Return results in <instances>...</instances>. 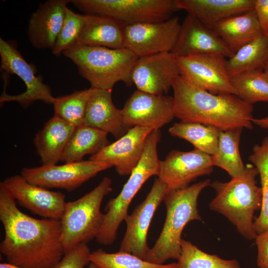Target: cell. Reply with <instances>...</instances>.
Instances as JSON below:
<instances>
[{
    "mask_svg": "<svg viewBox=\"0 0 268 268\" xmlns=\"http://www.w3.org/2000/svg\"><path fill=\"white\" fill-rule=\"evenodd\" d=\"M0 220L4 231L0 252L7 263L25 268H52L63 257L60 221L36 219L22 212L3 182Z\"/></svg>",
    "mask_w": 268,
    "mask_h": 268,
    "instance_id": "cell-1",
    "label": "cell"
},
{
    "mask_svg": "<svg viewBox=\"0 0 268 268\" xmlns=\"http://www.w3.org/2000/svg\"><path fill=\"white\" fill-rule=\"evenodd\" d=\"M172 89L175 116L181 121L211 126L220 131L253 129V106L236 95L211 93L181 76Z\"/></svg>",
    "mask_w": 268,
    "mask_h": 268,
    "instance_id": "cell-2",
    "label": "cell"
},
{
    "mask_svg": "<svg viewBox=\"0 0 268 268\" xmlns=\"http://www.w3.org/2000/svg\"><path fill=\"white\" fill-rule=\"evenodd\" d=\"M258 169L252 164L245 167L243 174L227 182L216 181L210 186L215 197L209 208L226 217L245 239L252 240L257 234L254 226V214L261 210L262 193L257 185Z\"/></svg>",
    "mask_w": 268,
    "mask_h": 268,
    "instance_id": "cell-3",
    "label": "cell"
},
{
    "mask_svg": "<svg viewBox=\"0 0 268 268\" xmlns=\"http://www.w3.org/2000/svg\"><path fill=\"white\" fill-rule=\"evenodd\" d=\"M210 185L211 181L206 179L167 193L163 200L166 216L162 230L143 260L163 265L169 259L178 260L183 229L191 221L201 220L198 209V200L201 192Z\"/></svg>",
    "mask_w": 268,
    "mask_h": 268,
    "instance_id": "cell-4",
    "label": "cell"
},
{
    "mask_svg": "<svg viewBox=\"0 0 268 268\" xmlns=\"http://www.w3.org/2000/svg\"><path fill=\"white\" fill-rule=\"evenodd\" d=\"M63 55L76 66L79 74L91 87L112 90L119 81L133 84L131 74L137 59L125 48L110 49L75 44Z\"/></svg>",
    "mask_w": 268,
    "mask_h": 268,
    "instance_id": "cell-5",
    "label": "cell"
},
{
    "mask_svg": "<svg viewBox=\"0 0 268 268\" xmlns=\"http://www.w3.org/2000/svg\"><path fill=\"white\" fill-rule=\"evenodd\" d=\"M160 138L159 130H153L150 133L139 162L119 194L108 202L105 208L106 212L104 222L96 238L98 243L107 246L115 242L120 225L128 215V208L133 199L149 178L158 176L160 160L157 153V144Z\"/></svg>",
    "mask_w": 268,
    "mask_h": 268,
    "instance_id": "cell-6",
    "label": "cell"
},
{
    "mask_svg": "<svg viewBox=\"0 0 268 268\" xmlns=\"http://www.w3.org/2000/svg\"><path fill=\"white\" fill-rule=\"evenodd\" d=\"M112 184L111 179L105 177L89 193L67 202L60 220L64 253L96 238L104 220L101 204L105 196L112 191Z\"/></svg>",
    "mask_w": 268,
    "mask_h": 268,
    "instance_id": "cell-7",
    "label": "cell"
},
{
    "mask_svg": "<svg viewBox=\"0 0 268 268\" xmlns=\"http://www.w3.org/2000/svg\"><path fill=\"white\" fill-rule=\"evenodd\" d=\"M85 14L109 16L126 25L167 20L179 10L175 0H70Z\"/></svg>",
    "mask_w": 268,
    "mask_h": 268,
    "instance_id": "cell-8",
    "label": "cell"
},
{
    "mask_svg": "<svg viewBox=\"0 0 268 268\" xmlns=\"http://www.w3.org/2000/svg\"><path fill=\"white\" fill-rule=\"evenodd\" d=\"M1 71L19 77L25 83V91L17 95H9L3 91L0 97V104L7 102H16L27 108L36 101L52 104L53 96L50 87L43 82L41 76H36L34 65L27 63L14 43L0 38Z\"/></svg>",
    "mask_w": 268,
    "mask_h": 268,
    "instance_id": "cell-9",
    "label": "cell"
},
{
    "mask_svg": "<svg viewBox=\"0 0 268 268\" xmlns=\"http://www.w3.org/2000/svg\"><path fill=\"white\" fill-rule=\"evenodd\" d=\"M180 76L215 94L236 95L228 73L226 57L218 53L197 54L176 58Z\"/></svg>",
    "mask_w": 268,
    "mask_h": 268,
    "instance_id": "cell-10",
    "label": "cell"
},
{
    "mask_svg": "<svg viewBox=\"0 0 268 268\" xmlns=\"http://www.w3.org/2000/svg\"><path fill=\"white\" fill-rule=\"evenodd\" d=\"M111 167L106 162L89 159L60 165L25 167L21 170V175L29 182L37 186L71 192L99 172Z\"/></svg>",
    "mask_w": 268,
    "mask_h": 268,
    "instance_id": "cell-11",
    "label": "cell"
},
{
    "mask_svg": "<svg viewBox=\"0 0 268 268\" xmlns=\"http://www.w3.org/2000/svg\"><path fill=\"white\" fill-rule=\"evenodd\" d=\"M181 23L177 16L157 22L127 25L124 48L140 58L171 52L177 42Z\"/></svg>",
    "mask_w": 268,
    "mask_h": 268,
    "instance_id": "cell-12",
    "label": "cell"
},
{
    "mask_svg": "<svg viewBox=\"0 0 268 268\" xmlns=\"http://www.w3.org/2000/svg\"><path fill=\"white\" fill-rule=\"evenodd\" d=\"M168 192L165 183L156 179L146 197L125 219L127 228L119 251L144 260L150 248L147 236L154 213Z\"/></svg>",
    "mask_w": 268,
    "mask_h": 268,
    "instance_id": "cell-13",
    "label": "cell"
},
{
    "mask_svg": "<svg viewBox=\"0 0 268 268\" xmlns=\"http://www.w3.org/2000/svg\"><path fill=\"white\" fill-rule=\"evenodd\" d=\"M123 121L129 129L141 127L159 130L175 117L173 97L134 91L122 109Z\"/></svg>",
    "mask_w": 268,
    "mask_h": 268,
    "instance_id": "cell-14",
    "label": "cell"
},
{
    "mask_svg": "<svg viewBox=\"0 0 268 268\" xmlns=\"http://www.w3.org/2000/svg\"><path fill=\"white\" fill-rule=\"evenodd\" d=\"M213 167L211 156L199 150H173L160 160L158 177L168 192L176 191L188 187L199 177L210 174Z\"/></svg>",
    "mask_w": 268,
    "mask_h": 268,
    "instance_id": "cell-15",
    "label": "cell"
},
{
    "mask_svg": "<svg viewBox=\"0 0 268 268\" xmlns=\"http://www.w3.org/2000/svg\"><path fill=\"white\" fill-rule=\"evenodd\" d=\"M180 76L176 58L171 52L138 58L132 71L137 90L155 95L167 93Z\"/></svg>",
    "mask_w": 268,
    "mask_h": 268,
    "instance_id": "cell-16",
    "label": "cell"
},
{
    "mask_svg": "<svg viewBox=\"0 0 268 268\" xmlns=\"http://www.w3.org/2000/svg\"><path fill=\"white\" fill-rule=\"evenodd\" d=\"M3 183L17 204L43 218L61 219L67 203L63 193L32 184L21 174L7 177Z\"/></svg>",
    "mask_w": 268,
    "mask_h": 268,
    "instance_id": "cell-17",
    "label": "cell"
},
{
    "mask_svg": "<svg viewBox=\"0 0 268 268\" xmlns=\"http://www.w3.org/2000/svg\"><path fill=\"white\" fill-rule=\"evenodd\" d=\"M151 129L134 127L117 140L91 155L89 160L106 162L121 176L130 175L139 162Z\"/></svg>",
    "mask_w": 268,
    "mask_h": 268,
    "instance_id": "cell-18",
    "label": "cell"
},
{
    "mask_svg": "<svg viewBox=\"0 0 268 268\" xmlns=\"http://www.w3.org/2000/svg\"><path fill=\"white\" fill-rule=\"evenodd\" d=\"M171 53L176 58L197 54L218 53L228 58L233 55L212 29L189 14L181 24L177 42Z\"/></svg>",
    "mask_w": 268,
    "mask_h": 268,
    "instance_id": "cell-19",
    "label": "cell"
},
{
    "mask_svg": "<svg viewBox=\"0 0 268 268\" xmlns=\"http://www.w3.org/2000/svg\"><path fill=\"white\" fill-rule=\"evenodd\" d=\"M70 0H48L41 3L28 20L27 35L37 49L54 47L63 25Z\"/></svg>",
    "mask_w": 268,
    "mask_h": 268,
    "instance_id": "cell-20",
    "label": "cell"
},
{
    "mask_svg": "<svg viewBox=\"0 0 268 268\" xmlns=\"http://www.w3.org/2000/svg\"><path fill=\"white\" fill-rule=\"evenodd\" d=\"M83 125L110 133L117 139L129 130L123 121L122 109L117 108L113 102L111 90L94 88L88 102Z\"/></svg>",
    "mask_w": 268,
    "mask_h": 268,
    "instance_id": "cell-21",
    "label": "cell"
},
{
    "mask_svg": "<svg viewBox=\"0 0 268 268\" xmlns=\"http://www.w3.org/2000/svg\"><path fill=\"white\" fill-rule=\"evenodd\" d=\"M184 10L206 26L213 29L221 21L254 9L255 0H175Z\"/></svg>",
    "mask_w": 268,
    "mask_h": 268,
    "instance_id": "cell-22",
    "label": "cell"
},
{
    "mask_svg": "<svg viewBox=\"0 0 268 268\" xmlns=\"http://www.w3.org/2000/svg\"><path fill=\"white\" fill-rule=\"evenodd\" d=\"M84 14V24L76 44L114 49L124 48L126 24L107 15Z\"/></svg>",
    "mask_w": 268,
    "mask_h": 268,
    "instance_id": "cell-23",
    "label": "cell"
},
{
    "mask_svg": "<svg viewBox=\"0 0 268 268\" xmlns=\"http://www.w3.org/2000/svg\"><path fill=\"white\" fill-rule=\"evenodd\" d=\"M76 127L54 115L34 138L36 151L43 165L56 164Z\"/></svg>",
    "mask_w": 268,
    "mask_h": 268,
    "instance_id": "cell-24",
    "label": "cell"
},
{
    "mask_svg": "<svg viewBox=\"0 0 268 268\" xmlns=\"http://www.w3.org/2000/svg\"><path fill=\"white\" fill-rule=\"evenodd\" d=\"M212 29L233 54L262 33L254 10L225 19Z\"/></svg>",
    "mask_w": 268,
    "mask_h": 268,
    "instance_id": "cell-25",
    "label": "cell"
},
{
    "mask_svg": "<svg viewBox=\"0 0 268 268\" xmlns=\"http://www.w3.org/2000/svg\"><path fill=\"white\" fill-rule=\"evenodd\" d=\"M108 134L85 125L76 127L61 158V161L78 162L88 154L98 153L110 144Z\"/></svg>",
    "mask_w": 268,
    "mask_h": 268,
    "instance_id": "cell-26",
    "label": "cell"
},
{
    "mask_svg": "<svg viewBox=\"0 0 268 268\" xmlns=\"http://www.w3.org/2000/svg\"><path fill=\"white\" fill-rule=\"evenodd\" d=\"M268 61V35L260 34L227 59L226 67L231 77L263 70Z\"/></svg>",
    "mask_w": 268,
    "mask_h": 268,
    "instance_id": "cell-27",
    "label": "cell"
},
{
    "mask_svg": "<svg viewBox=\"0 0 268 268\" xmlns=\"http://www.w3.org/2000/svg\"><path fill=\"white\" fill-rule=\"evenodd\" d=\"M243 129L235 128L220 131L217 149L211 156L213 166L226 171L231 178L240 176L245 170L239 151Z\"/></svg>",
    "mask_w": 268,
    "mask_h": 268,
    "instance_id": "cell-28",
    "label": "cell"
},
{
    "mask_svg": "<svg viewBox=\"0 0 268 268\" xmlns=\"http://www.w3.org/2000/svg\"><path fill=\"white\" fill-rule=\"evenodd\" d=\"M220 131L211 126L182 121L174 123L169 129L173 136L188 141L195 149L211 156L216 152Z\"/></svg>",
    "mask_w": 268,
    "mask_h": 268,
    "instance_id": "cell-29",
    "label": "cell"
},
{
    "mask_svg": "<svg viewBox=\"0 0 268 268\" xmlns=\"http://www.w3.org/2000/svg\"><path fill=\"white\" fill-rule=\"evenodd\" d=\"M249 160L258 169L262 193V204L259 215L255 218L254 226L257 234L268 230V137L261 144H255Z\"/></svg>",
    "mask_w": 268,
    "mask_h": 268,
    "instance_id": "cell-30",
    "label": "cell"
},
{
    "mask_svg": "<svg viewBox=\"0 0 268 268\" xmlns=\"http://www.w3.org/2000/svg\"><path fill=\"white\" fill-rule=\"evenodd\" d=\"M92 88L75 90L71 94L55 97L54 115L77 127L83 125Z\"/></svg>",
    "mask_w": 268,
    "mask_h": 268,
    "instance_id": "cell-31",
    "label": "cell"
},
{
    "mask_svg": "<svg viewBox=\"0 0 268 268\" xmlns=\"http://www.w3.org/2000/svg\"><path fill=\"white\" fill-rule=\"evenodd\" d=\"M181 248L177 268H242L236 260H225L208 254L183 239Z\"/></svg>",
    "mask_w": 268,
    "mask_h": 268,
    "instance_id": "cell-32",
    "label": "cell"
},
{
    "mask_svg": "<svg viewBox=\"0 0 268 268\" xmlns=\"http://www.w3.org/2000/svg\"><path fill=\"white\" fill-rule=\"evenodd\" d=\"M236 95L253 105L259 102H268V79L263 70L244 73L231 77Z\"/></svg>",
    "mask_w": 268,
    "mask_h": 268,
    "instance_id": "cell-33",
    "label": "cell"
},
{
    "mask_svg": "<svg viewBox=\"0 0 268 268\" xmlns=\"http://www.w3.org/2000/svg\"><path fill=\"white\" fill-rule=\"evenodd\" d=\"M89 260L98 268H177V263L155 264L131 254L120 251L108 253L102 249L91 253Z\"/></svg>",
    "mask_w": 268,
    "mask_h": 268,
    "instance_id": "cell-34",
    "label": "cell"
},
{
    "mask_svg": "<svg viewBox=\"0 0 268 268\" xmlns=\"http://www.w3.org/2000/svg\"><path fill=\"white\" fill-rule=\"evenodd\" d=\"M84 20L85 14L75 13L67 7L63 26L52 49L54 55L60 56L65 50L76 43Z\"/></svg>",
    "mask_w": 268,
    "mask_h": 268,
    "instance_id": "cell-35",
    "label": "cell"
},
{
    "mask_svg": "<svg viewBox=\"0 0 268 268\" xmlns=\"http://www.w3.org/2000/svg\"><path fill=\"white\" fill-rule=\"evenodd\" d=\"M90 250L87 243H81L64 253L61 260L52 268H84L90 263Z\"/></svg>",
    "mask_w": 268,
    "mask_h": 268,
    "instance_id": "cell-36",
    "label": "cell"
},
{
    "mask_svg": "<svg viewBox=\"0 0 268 268\" xmlns=\"http://www.w3.org/2000/svg\"><path fill=\"white\" fill-rule=\"evenodd\" d=\"M255 240L257 248V266L259 268H268V230L258 234Z\"/></svg>",
    "mask_w": 268,
    "mask_h": 268,
    "instance_id": "cell-37",
    "label": "cell"
},
{
    "mask_svg": "<svg viewBox=\"0 0 268 268\" xmlns=\"http://www.w3.org/2000/svg\"><path fill=\"white\" fill-rule=\"evenodd\" d=\"M254 10L262 33L268 35V0H255Z\"/></svg>",
    "mask_w": 268,
    "mask_h": 268,
    "instance_id": "cell-38",
    "label": "cell"
},
{
    "mask_svg": "<svg viewBox=\"0 0 268 268\" xmlns=\"http://www.w3.org/2000/svg\"><path fill=\"white\" fill-rule=\"evenodd\" d=\"M253 123L261 128L268 130V117L254 119Z\"/></svg>",
    "mask_w": 268,
    "mask_h": 268,
    "instance_id": "cell-39",
    "label": "cell"
},
{
    "mask_svg": "<svg viewBox=\"0 0 268 268\" xmlns=\"http://www.w3.org/2000/svg\"><path fill=\"white\" fill-rule=\"evenodd\" d=\"M0 268H25L17 266L9 263H2L0 264Z\"/></svg>",
    "mask_w": 268,
    "mask_h": 268,
    "instance_id": "cell-40",
    "label": "cell"
},
{
    "mask_svg": "<svg viewBox=\"0 0 268 268\" xmlns=\"http://www.w3.org/2000/svg\"><path fill=\"white\" fill-rule=\"evenodd\" d=\"M263 71L267 78L268 79V61L265 66Z\"/></svg>",
    "mask_w": 268,
    "mask_h": 268,
    "instance_id": "cell-41",
    "label": "cell"
},
{
    "mask_svg": "<svg viewBox=\"0 0 268 268\" xmlns=\"http://www.w3.org/2000/svg\"><path fill=\"white\" fill-rule=\"evenodd\" d=\"M84 268H98L94 264L92 263H90L89 265L87 267Z\"/></svg>",
    "mask_w": 268,
    "mask_h": 268,
    "instance_id": "cell-42",
    "label": "cell"
}]
</instances>
